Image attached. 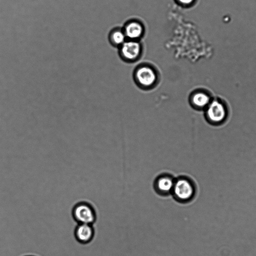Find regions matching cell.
Here are the masks:
<instances>
[{"label": "cell", "instance_id": "obj_2", "mask_svg": "<svg viewBox=\"0 0 256 256\" xmlns=\"http://www.w3.org/2000/svg\"><path fill=\"white\" fill-rule=\"evenodd\" d=\"M72 216L78 224L92 225L96 218L93 206L86 202H80L74 206L72 210Z\"/></svg>", "mask_w": 256, "mask_h": 256}, {"label": "cell", "instance_id": "obj_9", "mask_svg": "<svg viewBox=\"0 0 256 256\" xmlns=\"http://www.w3.org/2000/svg\"><path fill=\"white\" fill-rule=\"evenodd\" d=\"M143 28L140 24L136 22H132L128 24L125 28V35L132 39L139 38L142 33Z\"/></svg>", "mask_w": 256, "mask_h": 256}, {"label": "cell", "instance_id": "obj_4", "mask_svg": "<svg viewBox=\"0 0 256 256\" xmlns=\"http://www.w3.org/2000/svg\"><path fill=\"white\" fill-rule=\"evenodd\" d=\"M136 76L139 84L146 87L152 86L157 78L154 70L148 66L138 68L136 72Z\"/></svg>", "mask_w": 256, "mask_h": 256}, {"label": "cell", "instance_id": "obj_1", "mask_svg": "<svg viewBox=\"0 0 256 256\" xmlns=\"http://www.w3.org/2000/svg\"><path fill=\"white\" fill-rule=\"evenodd\" d=\"M172 194L179 202H189L192 199L196 194L195 186L188 178H178L175 180Z\"/></svg>", "mask_w": 256, "mask_h": 256}, {"label": "cell", "instance_id": "obj_8", "mask_svg": "<svg viewBox=\"0 0 256 256\" xmlns=\"http://www.w3.org/2000/svg\"><path fill=\"white\" fill-rule=\"evenodd\" d=\"M191 101L193 105L199 108L207 107L210 102V96L203 92H198L194 94Z\"/></svg>", "mask_w": 256, "mask_h": 256}, {"label": "cell", "instance_id": "obj_5", "mask_svg": "<svg viewBox=\"0 0 256 256\" xmlns=\"http://www.w3.org/2000/svg\"><path fill=\"white\" fill-rule=\"evenodd\" d=\"M94 234V230L92 224H78L74 231L76 240L82 244H86L90 242Z\"/></svg>", "mask_w": 256, "mask_h": 256}, {"label": "cell", "instance_id": "obj_11", "mask_svg": "<svg viewBox=\"0 0 256 256\" xmlns=\"http://www.w3.org/2000/svg\"><path fill=\"white\" fill-rule=\"evenodd\" d=\"M180 2L184 4H189L192 3L194 0H178Z\"/></svg>", "mask_w": 256, "mask_h": 256}, {"label": "cell", "instance_id": "obj_10", "mask_svg": "<svg viewBox=\"0 0 256 256\" xmlns=\"http://www.w3.org/2000/svg\"><path fill=\"white\" fill-rule=\"evenodd\" d=\"M126 35L122 32L117 30L112 34V40L114 42L117 44H122L124 42Z\"/></svg>", "mask_w": 256, "mask_h": 256}, {"label": "cell", "instance_id": "obj_7", "mask_svg": "<svg viewBox=\"0 0 256 256\" xmlns=\"http://www.w3.org/2000/svg\"><path fill=\"white\" fill-rule=\"evenodd\" d=\"M122 53L124 58L128 60H134L139 56L140 52V44L136 42L130 40L122 44Z\"/></svg>", "mask_w": 256, "mask_h": 256}, {"label": "cell", "instance_id": "obj_3", "mask_svg": "<svg viewBox=\"0 0 256 256\" xmlns=\"http://www.w3.org/2000/svg\"><path fill=\"white\" fill-rule=\"evenodd\" d=\"M206 108V116L212 122L220 124L226 119V108L220 101L215 100L210 102Z\"/></svg>", "mask_w": 256, "mask_h": 256}, {"label": "cell", "instance_id": "obj_6", "mask_svg": "<svg viewBox=\"0 0 256 256\" xmlns=\"http://www.w3.org/2000/svg\"><path fill=\"white\" fill-rule=\"evenodd\" d=\"M175 180L168 174L161 175L154 182V188L156 192L163 195L172 194Z\"/></svg>", "mask_w": 256, "mask_h": 256}]
</instances>
